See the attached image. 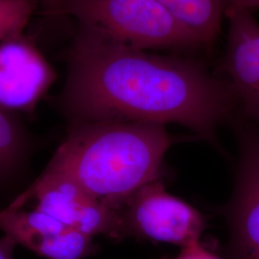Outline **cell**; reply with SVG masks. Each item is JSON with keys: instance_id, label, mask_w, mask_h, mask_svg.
<instances>
[{"instance_id": "1", "label": "cell", "mask_w": 259, "mask_h": 259, "mask_svg": "<svg viewBox=\"0 0 259 259\" xmlns=\"http://www.w3.org/2000/svg\"><path fill=\"white\" fill-rule=\"evenodd\" d=\"M66 63L57 103L69 125L177 123L216 144L219 126L240 116L232 83L200 62L132 48L91 26L78 24Z\"/></svg>"}, {"instance_id": "2", "label": "cell", "mask_w": 259, "mask_h": 259, "mask_svg": "<svg viewBox=\"0 0 259 259\" xmlns=\"http://www.w3.org/2000/svg\"><path fill=\"white\" fill-rule=\"evenodd\" d=\"M175 141L160 124H72L41 175L68 179L117 210L139 188L160 179L163 157Z\"/></svg>"}, {"instance_id": "3", "label": "cell", "mask_w": 259, "mask_h": 259, "mask_svg": "<svg viewBox=\"0 0 259 259\" xmlns=\"http://www.w3.org/2000/svg\"><path fill=\"white\" fill-rule=\"evenodd\" d=\"M66 15L139 50L203 47L157 0H70Z\"/></svg>"}, {"instance_id": "4", "label": "cell", "mask_w": 259, "mask_h": 259, "mask_svg": "<svg viewBox=\"0 0 259 259\" xmlns=\"http://www.w3.org/2000/svg\"><path fill=\"white\" fill-rule=\"evenodd\" d=\"M121 240L137 238L178 245L200 239L206 227L202 213L169 194L160 180L142 186L117 209Z\"/></svg>"}, {"instance_id": "5", "label": "cell", "mask_w": 259, "mask_h": 259, "mask_svg": "<svg viewBox=\"0 0 259 259\" xmlns=\"http://www.w3.org/2000/svg\"><path fill=\"white\" fill-rule=\"evenodd\" d=\"M238 163L232 199L226 206L229 259H259V127L240 118L232 124Z\"/></svg>"}, {"instance_id": "6", "label": "cell", "mask_w": 259, "mask_h": 259, "mask_svg": "<svg viewBox=\"0 0 259 259\" xmlns=\"http://www.w3.org/2000/svg\"><path fill=\"white\" fill-rule=\"evenodd\" d=\"M36 201L38 210L92 237L104 235L121 241L117 210L87 193L72 181L60 176H40L7 206L22 208Z\"/></svg>"}, {"instance_id": "7", "label": "cell", "mask_w": 259, "mask_h": 259, "mask_svg": "<svg viewBox=\"0 0 259 259\" xmlns=\"http://www.w3.org/2000/svg\"><path fill=\"white\" fill-rule=\"evenodd\" d=\"M56 80L54 67L23 33L0 40L1 110L34 114Z\"/></svg>"}, {"instance_id": "8", "label": "cell", "mask_w": 259, "mask_h": 259, "mask_svg": "<svg viewBox=\"0 0 259 259\" xmlns=\"http://www.w3.org/2000/svg\"><path fill=\"white\" fill-rule=\"evenodd\" d=\"M0 230L17 245L47 259H84L99 250L92 236L35 207L0 210Z\"/></svg>"}, {"instance_id": "9", "label": "cell", "mask_w": 259, "mask_h": 259, "mask_svg": "<svg viewBox=\"0 0 259 259\" xmlns=\"http://www.w3.org/2000/svg\"><path fill=\"white\" fill-rule=\"evenodd\" d=\"M227 19L222 71L236 94L241 116L259 127V23L250 12L234 13Z\"/></svg>"}, {"instance_id": "10", "label": "cell", "mask_w": 259, "mask_h": 259, "mask_svg": "<svg viewBox=\"0 0 259 259\" xmlns=\"http://www.w3.org/2000/svg\"><path fill=\"white\" fill-rule=\"evenodd\" d=\"M203 46L214 44L220 34L229 0H157Z\"/></svg>"}, {"instance_id": "11", "label": "cell", "mask_w": 259, "mask_h": 259, "mask_svg": "<svg viewBox=\"0 0 259 259\" xmlns=\"http://www.w3.org/2000/svg\"><path fill=\"white\" fill-rule=\"evenodd\" d=\"M33 148V139L19 114L0 109V186L22 174Z\"/></svg>"}, {"instance_id": "12", "label": "cell", "mask_w": 259, "mask_h": 259, "mask_svg": "<svg viewBox=\"0 0 259 259\" xmlns=\"http://www.w3.org/2000/svg\"><path fill=\"white\" fill-rule=\"evenodd\" d=\"M37 5V0H0V40L22 34Z\"/></svg>"}, {"instance_id": "13", "label": "cell", "mask_w": 259, "mask_h": 259, "mask_svg": "<svg viewBox=\"0 0 259 259\" xmlns=\"http://www.w3.org/2000/svg\"><path fill=\"white\" fill-rule=\"evenodd\" d=\"M160 259H224L204 247L200 239L191 241L181 248L175 256H164Z\"/></svg>"}, {"instance_id": "14", "label": "cell", "mask_w": 259, "mask_h": 259, "mask_svg": "<svg viewBox=\"0 0 259 259\" xmlns=\"http://www.w3.org/2000/svg\"><path fill=\"white\" fill-rule=\"evenodd\" d=\"M70 0H37L46 15L56 18L66 15V10Z\"/></svg>"}, {"instance_id": "15", "label": "cell", "mask_w": 259, "mask_h": 259, "mask_svg": "<svg viewBox=\"0 0 259 259\" xmlns=\"http://www.w3.org/2000/svg\"><path fill=\"white\" fill-rule=\"evenodd\" d=\"M259 8V0H229L226 18L238 12H250Z\"/></svg>"}, {"instance_id": "16", "label": "cell", "mask_w": 259, "mask_h": 259, "mask_svg": "<svg viewBox=\"0 0 259 259\" xmlns=\"http://www.w3.org/2000/svg\"><path fill=\"white\" fill-rule=\"evenodd\" d=\"M17 243L8 235L0 237V259H14V250Z\"/></svg>"}]
</instances>
